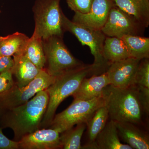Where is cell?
<instances>
[{
    "label": "cell",
    "instance_id": "obj_26",
    "mask_svg": "<svg viewBox=\"0 0 149 149\" xmlns=\"http://www.w3.org/2000/svg\"><path fill=\"white\" fill-rule=\"evenodd\" d=\"M14 84L13 69L0 74V93L8 91Z\"/></svg>",
    "mask_w": 149,
    "mask_h": 149
},
{
    "label": "cell",
    "instance_id": "obj_9",
    "mask_svg": "<svg viewBox=\"0 0 149 149\" xmlns=\"http://www.w3.org/2000/svg\"><path fill=\"white\" fill-rule=\"evenodd\" d=\"M146 28L134 17L114 5L101 30L107 37L121 38L127 35L143 36Z\"/></svg>",
    "mask_w": 149,
    "mask_h": 149
},
{
    "label": "cell",
    "instance_id": "obj_3",
    "mask_svg": "<svg viewBox=\"0 0 149 149\" xmlns=\"http://www.w3.org/2000/svg\"><path fill=\"white\" fill-rule=\"evenodd\" d=\"M95 73L93 64L84 63L56 77L54 83L46 89L49 95V102L41 128H48L60 104L76 92L84 78L90 75H95Z\"/></svg>",
    "mask_w": 149,
    "mask_h": 149
},
{
    "label": "cell",
    "instance_id": "obj_5",
    "mask_svg": "<svg viewBox=\"0 0 149 149\" xmlns=\"http://www.w3.org/2000/svg\"><path fill=\"white\" fill-rule=\"evenodd\" d=\"M61 0H36L33 7L35 27L33 34L46 40L53 36L63 38Z\"/></svg>",
    "mask_w": 149,
    "mask_h": 149
},
{
    "label": "cell",
    "instance_id": "obj_7",
    "mask_svg": "<svg viewBox=\"0 0 149 149\" xmlns=\"http://www.w3.org/2000/svg\"><path fill=\"white\" fill-rule=\"evenodd\" d=\"M42 42L46 60L45 69L50 75L56 77L84 64L73 56L62 37L53 36Z\"/></svg>",
    "mask_w": 149,
    "mask_h": 149
},
{
    "label": "cell",
    "instance_id": "obj_29",
    "mask_svg": "<svg viewBox=\"0 0 149 149\" xmlns=\"http://www.w3.org/2000/svg\"><path fill=\"white\" fill-rule=\"evenodd\" d=\"M13 65V59L11 57L0 56V74L12 69Z\"/></svg>",
    "mask_w": 149,
    "mask_h": 149
},
{
    "label": "cell",
    "instance_id": "obj_1",
    "mask_svg": "<svg viewBox=\"0 0 149 149\" xmlns=\"http://www.w3.org/2000/svg\"><path fill=\"white\" fill-rule=\"evenodd\" d=\"M49 99L47 91L45 89L25 103L3 112L0 114V127L11 129L13 141L16 142L41 129Z\"/></svg>",
    "mask_w": 149,
    "mask_h": 149
},
{
    "label": "cell",
    "instance_id": "obj_23",
    "mask_svg": "<svg viewBox=\"0 0 149 149\" xmlns=\"http://www.w3.org/2000/svg\"><path fill=\"white\" fill-rule=\"evenodd\" d=\"M86 128V123H80L77 124L75 127H72L60 133L61 149H83L81 139Z\"/></svg>",
    "mask_w": 149,
    "mask_h": 149
},
{
    "label": "cell",
    "instance_id": "obj_25",
    "mask_svg": "<svg viewBox=\"0 0 149 149\" xmlns=\"http://www.w3.org/2000/svg\"><path fill=\"white\" fill-rule=\"evenodd\" d=\"M94 0H66L68 5L74 13H87L91 10Z\"/></svg>",
    "mask_w": 149,
    "mask_h": 149
},
{
    "label": "cell",
    "instance_id": "obj_28",
    "mask_svg": "<svg viewBox=\"0 0 149 149\" xmlns=\"http://www.w3.org/2000/svg\"><path fill=\"white\" fill-rule=\"evenodd\" d=\"M0 149H19L18 142L10 140L3 133L0 127Z\"/></svg>",
    "mask_w": 149,
    "mask_h": 149
},
{
    "label": "cell",
    "instance_id": "obj_27",
    "mask_svg": "<svg viewBox=\"0 0 149 149\" xmlns=\"http://www.w3.org/2000/svg\"><path fill=\"white\" fill-rule=\"evenodd\" d=\"M139 97L144 113L148 115L149 113V88L138 85Z\"/></svg>",
    "mask_w": 149,
    "mask_h": 149
},
{
    "label": "cell",
    "instance_id": "obj_11",
    "mask_svg": "<svg viewBox=\"0 0 149 149\" xmlns=\"http://www.w3.org/2000/svg\"><path fill=\"white\" fill-rule=\"evenodd\" d=\"M114 6L113 0H94L91 10L87 13H74L73 22L94 29H102L109 12Z\"/></svg>",
    "mask_w": 149,
    "mask_h": 149
},
{
    "label": "cell",
    "instance_id": "obj_30",
    "mask_svg": "<svg viewBox=\"0 0 149 149\" xmlns=\"http://www.w3.org/2000/svg\"><path fill=\"white\" fill-rule=\"evenodd\" d=\"M0 13H1V10H0Z\"/></svg>",
    "mask_w": 149,
    "mask_h": 149
},
{
    "label": "cell",
    "instance_id": "obj_15",
    "mask_svg": "<svg viewBox=\"0 0 149 149\" xmlns=\"http://www.w3.org/2000/svg\"><path fill=\"white\" fill-rule=\"evenodd\" d=\"M13 74L15 84L19 88L24 87L34 80L41 70L27 58L24 54L13 56Z\"/></svg>",
    "mask_w": 149,
    "mask_h": 149
},
{
    "label": "cell",
    "instance_id": "obj_12",
    "mask_svg": "<svg viewBox=\"0 0 149 149\" xmlns=\"http://www.w3.org/2000/svg\"><path fill=\"white\" fill-rule=\"evenodd\" d=\"M18 142L19 149H61L60 133L50 128L39 129L24 136Z\"/></svg>",
    "mask_w": 149,
    "mask_h": 149
},
{
    "label": "cell",
    "instance_id": "obj_8",
    "mask_svg": "<svg viewBox=\"0 0 149 149\" xmlns=\"http://www.w3.org/2000/svg\"><path fill=\"white\" fill-rule=\"evenodd\" d=\"M55 78L44 69L41 70L34 80L26 86L19 88L14 84L8 91L0 93V114L27 102L38 92L52 84Z\"/></svg>",
    "mask_w": 149,
    "mask_h": 149
},
{
    "label": "cell",
    "instance_id": "obj_21",
    "mask_svg": "<svg viewBox=\"0 0 149 149\" xmlns=\"http://www.w3.org/2000/svg\"><path fill=\"white\" fill-rule=\"evenodd\" d=\"M130 57L139 60L149 58V38L137 35H124L121 37Z\"/></svg>",
    "mask_w": 149,
    "mask_h": 149
},
{
    "label": "cell",
    "instance_id": "obj_20",
    "mask_svg": "<svg viewBox=\"0 0 149 149\" xmlns=\"http://www.w3.org/2000/svg\"><path fill=\"white\" fill-rule=\"evenodd\" d=\"M109 118L108 111L104 106L96 111L93 117L86 124L89 143L83 146V149H92L96 137L104 128Z\"/></svg>",
    "mask_w": 149,
    "mask_h": 149
},
{
    "label": "cell",
    "instance_id": "obj_19",
    "mask_svg": "<svg viewBox=\"0 0 149 149\" xmlns=\"http://www.w3.org/2000/svg\"><path fill=\"white\" fill-rule=\"evenodd\" d=\"M103 56L110 64L130 58L127 48L121 38L106 37L104 42Z\"/></svg>",
    "mask_w": 149,
    "mask_h": 149
},
{
    "label": "cell",
    "instance_id": "obj_6",
    "mask_svg": "<svg viewBox=\"0 0 149 149\" xmlns=\"http://www.w3.org/2000/svg\"><path fill=\"white\" fill-rule=\"evenodd\" d=\"M104 104L102 95L88 100H74L66 109L54 116L48 128L61 133L77 124H87L96 111Z\"/></svg>",
    "mask_w": 149,
    "mask_h": 149
},
{
    "label": "cell",
    "instance_id": "obj_24",
    "mask_svg": "<svg viewBox=\"0 0 149 149\" xmlns=\"http://www.w3.org/2000/svg\"><path fill=\"white\" fill-rule=\"evenodd\" d=\"M136 84L149 88V60H141L136 72Z\"/></svg>",
    "mask_w": 149,
    "mask_h": 149
},
{
    "label": "cell",
    "instance_id": "obj_4",
    "mask_svg": "<svg viewBox=\"0 0 149 149\" xmlns=\"http://www.w3.org/2000/svg\"><path fill=\"white\" fill-rule=\"evenodd\" d=\"M61 19L64 32H70L77 37L83 45L90 48L94 58L93 64L95 67V75L105 72L110 64L103 56L104 42L107 36L101 29H94L70 20L63 12Z\"/></svg>",
    "mask_w": 149,
    "mask_h": 149
},
{
    "label": "cell",
    "instance_id": "obj_14",
    "mask_svg": "<svg viewBox=\"0 0 149 149\" xmlns=\"http://www.w3.org/2000/svg\"><path fill=\"white\" fill-rule=\"evenodd\" d=\"M118 136L133 149H149L148 135L138 125L131 123L115 121Z\"/></svg>",
    "mask_w": 149,
    "mask_h": 149
},
{
    "label": "cell",
    "instance_id": "obj_18",
    "mask_svg": "<svg viewBox=\"0 0 149 149\" xmlns=\"http://www.w3.org/2000/svg\"><path fill=\"white\" fill-rule=\"evenodd\" d=\"M29 37L17 32L8 36L0 37V56H10L24 54Z\"/></svg>",
    "mask_w": 149,
    "mask_h": 149
},
{
    "label": "cell",
    "instance_id": "obj_10",
    "mask_svg": "<svg viewBox=\"0 0 149 149\" xmlns=\"http://www.w3.org/2000/svg\"><path fill=\"white\" fill-rule=\"evenodd\" d=\"M141 60L130 57L111 63L106 71L110 85L120 88L136 85V72Z\"/></svg>",
    "mask_w": 149,
    "mask_h": 149
},
{
    "label": "cell",
    "instance_id": "obj_2",
    "mask_svg": "<svg viewBox=\"0 0 149 149\" xmlns=\"http://www.w3.org/2000/svg\"><path fill=\"white\" fill-rule=\"evenodd\" d=\"M111 120L141 125L144 113L139 101L138 85L120 88L109 85L102 95Z\"/></svg>",
    "mask_w": 149,
    "mask_h": 149
},
{
    "label": "cell",
    "instance_id": "obj_22",
    "mask_svg": "<svg viewBox=\"0 0 149 149\" xmlns=\"http://www.w3.org/2000/svg\"><path fill=\"white\" fill-rule=\"evenodd\" d=\"M24 54L39 69L45 68L46 57L42 38L33 34L29 38Z\"/></svg>",
    "mask_w": 149,
    "mask_h": 149
},
{
    "label": "cell",
    "instance_id": "obj_16",
    "mask_svg": "<svg viewBox=\"0 0 149 149\" xmlns=\"http://www.w3.org/2000/svg\"><path fill=\"white\" fill-rule=\"evenodd\" d=\"M94 144L95 149H133L121 143L115 122L111 119L97 136Z\"/></svg>",
    "mask_w": 149,
    "mask_h": 149
},
{
    "label": "cell",
    "instance_id": "obj_17",
    "mask_svg": "<svg viewBox=\"0 0 149 149\" xmlns=\"http://www.w3.org/2000/svg\"><path fill=\"white\" fill-rule=\"evenodd\" d=\"M114 5L132 15L146 27L149 25V0H113Z\"/></svg>",
    "mask_w": 149,
    "mask_h": 149
},
{
    "label": "cell",
    "instance_id": "obj_13",
    "mask_svg": "<svg viewBox=\"0 0 149 149\" xmlns=\"http://www.w3.org/2000/svg\"><path fill=\"white\" fill-rule=\"evenodd\" d=\"M110 85L106 72L99 75L86 77L72 95L74 100H88L102 95L104 88Z\"/></svg>",
    "mask_w": 149,
    "mask_h": 149
}]
</instances>
